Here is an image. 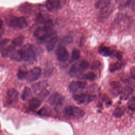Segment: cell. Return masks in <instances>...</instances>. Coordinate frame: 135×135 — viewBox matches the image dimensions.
Listing matches in <instances>:
<instances>
[{
    "label": "cell",
    "mask_w": 135,
    "mask_h": 135,
    "mask_svg": "<svg viewBox=\"0 0 135 135\" xmlns=\"http://www.w3.org/2000/svg\"><path fill=\"white\" fill-rule=\"evenodd\" d=\"M86 83L82 81H72L69 85V91L71 93H76L80 90L83 89Z\"/></svg>",
    "instance_id": "cell-10"
},
{
    "label": "cell",
    "mask_w": 135,
    "mask_h": 135,
    "mask_svg": "<svg viewBox=\"0 0 135 135\" xmlns=\"http://www.w3.org/2000/svg\"><path fill=\"white\" fill-rule=\"evenodd\" d=\"M11 59L16 61H21L23 60L22 53L20 50H13L9 54Z\"/></svg>",
    "instance_id": "cell-19"
},
{
    "label": "cell",
    "mask_w": 135,
    "mask_h": 135,
    "mask_svg": "<svg viewBox=\"0 0 135 135\" xmlns=\"http://www.w3.org/2000/svg\"><path fill=\"white\" fill-rule=\"evenodd\" d=\"M133 92V89L129 86H126L123 88L121 92V98L123 99H127Z\"/></svg>",
    "instance_id": "cell-17"
},
{
    "label": "cell",
    "mask_w": 135,
    "mask_h": 135,
    "mask_svg": "<svg viewBox=\"0 0 135 135\" xmlns=\"http://www.w3.org/2000/svg\"><path fill=\"white\" fill-rule=\"evenodd\" d=\"M32 97V91L28 87H25L23 91L21 98L23 100H26Z\"/></svg>",
    "instance_id": "cell-23"
},
{
    "label": "cell",
    "mask_w": 135,
    "mask_h": 135,
    "mask_svg": "<svg viewBox=\"0 0 135 135\" xmlns=\"http://www.w3.org/2000/svg\"><path fill=\"white\" fill-rule=\"evenodd\" d=\"M28 72H27L25 68H21L18 70V71L17 74V76L18 78L20 80H23L26 78V76Z\"/></svg>",
    "instance_id": "cell-26"
},
{
    "label": "cell",
    "mask_w": 135,
    "mask_h": 135,
    "mask_svg": "<svg viewBox=\"0 0 135 135\" xmlns=\"http://www.w3.org/2000/svg\"><path fill=\"white\" fill-rule=\"evenodd\" d=\"M72 41H73V39H72V37H71L70 36H65L62 39V40L61 41L60 45L64 46V45L69 44L72 42Z\"/></svg>",
    "instance_id": "cell-29"
},
{
    "label": "cell",
    "mask_w": 135,
    "mask_h": 135,
    "mask_svg": "<svg viewBox=\"0 0 135 135\" xmlns=\"http://www.w3.org/2000/svg\"><path fill=\"white\" fill-rule=\"evenodd\" d=\"M64 101V98L57 92L53 93L47 100V102L49 104L56 107L62 105Z\"/></svg>",
    "instance_id": "cell-7"
},
{
    "label": "cell",
    "mask_w": 135,
    "mask_h": 135,
    "mask_svg": "<svg viewBox=\"0 0 135 135\" xmlns=\"http://www.w3.org/2000/svg\"><path fill=\"white\" fill-rule=\"evenodd\" d=\"M101 66V63L100 61H94L92 63L91 66V68L92 69H97Z\"/></svg>",
    "instance_id": "cell-35"
},
{
    "label": "cell",
    "mask_w": 135,
    "mask_h": 135,
    "mask_svg": "<svg viewBox=\"0 0 135 135\" xmlns=\"http://www.w3.org/2000/svg\"><path fill=\"white\" fill-rule=\"evenodd\" d=\"M47 85V83L46 81H41L38 83H35L32 85V89L33 91L35 93H39L43 90L45 89Z\"/></svg>",
    "instance_id": "cell-13"
},
{
    "label": "cell",
    "mask_w": 135,
    "mask_h": 135,
    "mask_svg": "<svg viewBox=\"0 0 135 135\" xmlns=\"http://www.w3.org/2000/svg\"><path fill=\"white\" fill-rule=\"evenodd\" d=\"M130 72L131 77L135 79V66H133L130 69Z\"/></svg>",
    "instance_id": "cell-38"
},
{
    "label": "cell",
    "mask_w": 135,
    "mask_h": 135,
    "mask_svg": "<svg viewBox=\"0 0 135 135\" xmlns=\"http://www.w3.org/2000/svg\"><path fill=\"white\" fill-rule=\"evenodd\" d=\"M2 25H3V21L2 20V19L0 18V28H1Z\"/></svg>",
    "instance_id": "cell-40"
},
{
    "label": "cell",
    "mask_w": 135,
    "mask_h": 135,
    "mask_svg": "<svg viewBox=\"0 0 135 135\" xmlns=\"http://www.w3.org/2000/svg\"><path fill=\"white\" fill-rule=\"evenodd\" d=\"M111 0H98L95 4V7L97 9H101L111 5Z\"/></svg>",
    "instance_id": "cell-21"
},
{
    "label": "cell",
    "mask_w": 135,
    "mask_h": 135,
    "mask_svg": "<svg viewBox=\"0 0 135 135\" xmlns=\"http://www.w3.org/2000/svg\"><path fill=\"white\" fill-rule=\"evenodd\" d=\"M45 5L50 11L58 9L61 7V2L60 0H47Z\"/></svg>",
    "instance_id": "cell-12"
},
{
    "label": "cell",
    "mask_w": 135,
    "mask_h": 135,
    "mask_svg": "<svg viewBox=\"0 0 135 135\" xmlns=\"http://www.w3.org/2000/svg\"><path fill=\"white\" fill-rule=\"evenodd\" d=\"M24 37L23 36H20L16 38H15L12 41L11 44L14 48L15 47L20 46L22 44L24 41Z\"/></svg>",
    "instance_id": "cell-25"
},
{
    "label": "cell",
    "mask_w": 135,
    "mask_h": 135,
    "mask_svg": "<svg viewBox=\"0 0 135 135\" xmlns=\"http://www.w3.org/2000/svg\"><path fill=\"white\" fill-rule=\"evenodd\" d=\"M99 52L100 54L105 56H111L115 53V52L113 50L104 45L101 46L99 47Z\"/></svg>",
    "instance_id": "cell-14"
},
{
    "label": "cell",
    "mask_w": 135,
    "mask_h": 135,
    "mask_svg": "<svg viewBox=\"0 0 135 135\" xmlns=\"http://www.w3.org/2000/svg\"><path fill=\"white\" fill-rule=\"evenodd\" d=\"M96 75L93 72H88L86 74L82 76V79H85L89 81H93L95 79Z\"/></svg>",
    "instance_id": "cell-30"
},
{
    "label": "cell",
    "mask_w": 135,
    "mask_h": 135,
    "mask_svg": "<svg viewBox=\"0 0 135 135\" xmlns=\"http://www.w3.org/2000/svg\"><path fill=\"white\" fill-rule=\"evenodd\" d=\"M134 60H135V57H134Z\"/></svg>",
    "instance_id": "cell-44"
},
{
    "label": "cell",
    "mask_w": 135,
    "mask_h": 135,
    "mask_svg": "<svg viewBox=\"0 0 135 135\" xmlns=\"http://www.w3.org/2000/svg\"><path fill=\"white\" fill-rule=\"evenodd\" d=\"M112 92L115 95H117L118 94L121 93V86L120 84L118 82H113L111 84Z\"/></svg>",
    "instance_id": "cell-20"
},
{
    "label": "cell",
    "mask_w": 135,
    "mask_h": 135,
    "mask_svg": "<svg viewBox=\"0 0 135 135\" xmlns=\"http://www.w3.org/2000/svg\"><path fill=\"white\" fill-rule=\"evenodd\" d=\"M65 113L69 117L74 118H81L84 116L85 112L81 109L73 105L66 107L64 109Z\"/></svg>",
    "instance_id": "cell-5"
},
{
    "label": "cell",
    "mask_w": 135,
    "mask_h": 135,
    "mask_svg": "<svg viewBox=\"0 0 135 135\" xmlns=\"http://www.w3.org/2000/svg\"><path fill=\"white\" fill-rule=\"evenodd\" d=\"M115 56L117 59L119 60H121L122 59V54L120 52H118L115 53Z\"/></svg>",
    "instance_id": "cell-39"
},
{
    "label": "cell",
    "mask_w": 135,
    "mask_h": 135,
    "mask_svg": "<svg viewBox=\"0 0 135 135\" xmlns=\"http://www.w3.org/2000/svg\"><path fill=\"white\" fill-rule=\"evenodd\" d=\"M9 26L12 28L22 29L27 26V22L24 17H13L9 23Z\"/></svg>",
    "instance_id": "cell-4"
},
{
    "label": "cell",
    "mask_w": 135,
    "mask_h": 135,
    "mask_svg": "<svg viewBox=\"0 0 135 135\" xmlns=\"http://www.w3.org/2000/svg\"><path fill=\"white\" fill-rule=\"evenodd\" d=\"M123 66V63L120 62H116L111 64L109 66V71L111 72H114L116 71L120 70Z\"/></svg>",
    "instance_id": "cell-24"
},
{
    "label": "cell",
    "mask_w": 135,
    "mask_h": 135,
    "mask_svg": "<svg viewBox=\"0 0 135 135\" xmlns=\"http://www.w3.org/2000/svg\"><path fill=\"white\" fill-rule=\"evenodd\" d=\"M121 0H115V2H117V3H119L120 1H121Z\"/></svg>",
    "instance_id": "cell-42"
},
{
    "label": "cell",
    "mask_w": 135,
    "mask_h": 135,
    "mask_svg": "<svg viewBox=\"0 0 135 135\" xmlns=\"http://www.w3.org/2000/svg\"><path fill=\"white\" fill-rule=\"evenodd\" d=\"M9 42V40L4 39L0 42V51H2L7 46V44Z\"/></svg>",
    "instance_id": "cell-33"
},
{
    "label": "cell",
    "mask_w": 135,
    "mask_h": 135,
    "mask_svg": "<svg viewBox=\"0 0 135 135\" xmlns=\"http://www.w3.org/2000/svg\"><path fill=\"white\" fill-rule=\"evenodd\" d=\"M0 30H1V28H0ZM1 32H2V33H3V32H2V31H0V35L1 34Z\"/></svg>",
    "instance_id": "cell-43"
},
{
    "label": "cell",
    "mask_w": 135,
    "mask_h": 135,
    "mask_svg": "<svg viewBox=\"0 0 135 135\" xmlns=\"http://www.w3.org/2000/svg\"><path fill=\"white\" fill-rule=\"evenodd\" d=\"M135 4V0H127L126 2V6L130 7H132Z\"/></svg>",
    "instance_id": "cell-37"
},
{
    "label": "cell",
    "mask_w": 135,
    "mask_h": 135,
    "mask_svg": "<svg viewBox=\"0 0 135 135\" xmlns=\"http://www.w3.org/2000/svg\"><path fill=\"white\" fill-rule=\"evenodd\" d=\"M42 102L41 100L37 98H32L28 103V108L30 110L34 111L36 110L41 105Z\"/></svg>",
    "instance_id": "cell-16"
},
{
    "label": "cell",
    "mask_w": 135,
    "mask_h": 135,
    "mask_svg": "<svg viewBox=\"0 0 135 135\" xmlns=\"http://www.w3.org/2000/svg\"><path fill=\"white\" fill-rule=\"evenodd\" d=\"M80 57V51L78 49H74L72 53V59L73 61L78 60Z\"/></svg>",
    "instance_id": "cell-31"
},
{
    "label": "cell",
    "mask_w": 135,
    "mask_h": 135,
    "mask_svg": "<svg viewBox=\"0 0 135 135\" xmlns=\"http://www.w3.org/2000/svg\"><path fill=\"white\" fill-rule=\"evenodd\" d=\"M57 40H58V38H57V35L55 34L52 37H51L50 39H49L46 42V47L47 51H51L54 49Z\"/></svg>",
    "instance_id": "cell-15"
},
{
    "label": "cell",
    "mask_w": 135,
    "mask_h": 135,
    "mask_svg": "<svg viewBox=\"0 0 135 135\" xmlns=\"http://www.w3.org/2000/svg\"><path fill=\"white\" fill-rule=\"evenodd\" d=\"M55 34L56 33L49 25L39 27L34 32V36L37 38L45 42Z\"/></svg>",
    "instance_id": "cell-1"
},
{
    "label": "cell",
    "mask_w": 135,
    "mask_h": 135,
    "mask_svg": "<svg viewBox=\"0 0 135 135\" xmlns=\"http://www.w3.org/2000/svg\"><path fill=\"white\" fill-rule=\"evenodd\" d=\"M112 11V7L111 5H110L101 9H100V16L102 18L107 17L111 13Z\"/></svg>",
    "instance_id": "cell-22"
},
{
    "label": "cell",
    "mask_w": 135,
    "mask_h": 135,
    "mask_svg": "<svg viewBox=\"0 0 135 135\" xmlns=\"http://www.w3.org/2000/svg\"><path fill=\"white\" fill-rule=\"evenodd\" d=\"M132 7V9L135 11V4H134V5Z\"/></svg>",
    "instance_id": "cell-41"
},
{
    "label": "cell",
    "mask_w": 135,
    "mask_h": 135,
    "mask_svg": "<svg viewBox=\"0 0 135 135\" xmlns=\"http://www.w3.org/2000/svg\"><path fill=\"white\" fill-rule=\"evenodd\" d=\"M8 102L10 104L14 103L17 101L18 98V93L14 89H10L7 93Z\"/></svg>",
    "instance_id": "cell-11"
},
{
    "label": "cell",
    "mask_w": 135,
    "mask_h": 135,
    "mask_svg": "<svg viewBox=\"0 0 135 135\" xmlns=\"http://www.w3.org/2000/svg\"><path fill=\"white\" fill-rule=\"evenodd\" d=\"M57 59L61 62H66L69 57V54L64 46L59 45L56 51Z\"/></svg>",
    "instance_id": "cell-8"
},
{
    "label": "cell",
    "mask_w": 135,
    "mask_h": 135,
    "mask_svg": "<svg viewBox=\"0 0 135 135\" xmlns=\"http://www.w3.org/2000/svg\"><path fill=\"white\" fill-rule=\"evenodd\" d=\"M49 94V92L45 89L38 93V97L41 99L44 100L47 97Z\"/></svg>",
    "instance_id": "cell-32"
},
{
    "label": "cell",
    "mask_w": 135,
    "mask_h": 135,
    "mask_svg": "<svg viewBox=\"0 0 135 135\" xmlns=\"http://www.w3.org/2000/svg\"><path fill=\"white\" fill-rule=\"evenodd\" d=\"M73 98L78 103H87L93 101L95 99V96L88 93L76 94L73 96Z\"/></svg>",
    "instance_id": "cell-6"
},
{
    "label": "cell",
    "mask_w": 135,
    "mask_h": 135,
    "mask_svg": "<svg viewBox=\"0 0 135 135\" xmlns=\"http://www.w3.org/2000/svg\"><path fill=\"white\" fill-rule=\"evenodd\" d=\"M122 80L124 81L125 83H128L132 86L135 88V79H133V78L131 77L130 78L128 79H122Z\"/></svg>",
    "instance_id": "cell-34"
},
{
    "label": "cell",
    "mask_w": 135,
    "mask_h": 135,
    "mask_svg": "<svg viewBox=\"0 0 135 135\" xmlns=\"http://www.w3.org/2000/svg\"><path fill=\"white\" fill-rule=\"evenodd\" d=\"M22 53L23 60L28 61L33 60L35 58V53L33 47L31 44H26L24 45L20 50Z\"/></svg>",
    "instance_id": "cell-3"
},
{
    "label": "cell",
    "mask_w": 135,
    "mask_h": 135,
    "mask_svg": "<svg viewBox=\"0 0 135 135\" xmlns=\"http://www.w3.org/2000/svg\"><path fill=\"white\" fill-rule=\"evenodd\" d=\"M41 69L39 67H35L28 72L26 79L30 82H33L37 80L41 76Z\"/></svg>",
    "instance_id": "cell-9"
},
{
    "label": "cell",
    "mask_w": 135,
    "mask_h": 135,
    "mask_svg": "<svg viewBox=\"0 0 135 135\" xmlns=\"http://www.w3.org/2000/svg\"><path fill=\"white\" fill-rule=\"evenodd\" d=\"M37 114H38V115H43V116L46 115L47 114V110H46V109H45V108L41 109L38 111V112L37 113Z\"/></svg>",
    "instance_id": "cell-36"
},
{
    "label": "cell",
    "mask_w": 135,
    "mask_h": 135,
    "mask_svg": "<svg viewBox=\"0 0 135 135\" xmlns=\"http://www.w3.org/2000/svg\"><path fill=\"white\" fill-rule=\"evenodd\" d=\"M36 21L38 23L44 24L45 25H49L48 24L51 22V20L49 18L42 14H38L36 15Z\"/></svg>",
    "instance_id": "cell-18"
},
{
    "label": "cell",
    "mask_w": 135,
    "mask_h": 135,
    "mask_svg": "<svg viewBox=\"0 0 135 135\" xmlns=\"http://www.w3.org/2000/svg\"><path fill=\"white\" fill-rule=\"evenodd\" d=\"M89 66L88 61L82 60L73 64L70 70L69 74L71 76H79Z\"/></svg>",
    "instance_id": "cell-2"
},
{
    "label": "cell",
    "mask_w": 135,
    "mask_h": 135,
    "mask_svg": "<svg viewBox=\"0 0 135 135\" xmlns=\"http://www.w3.org/2000/svg\"><path fill=\"white\" fill-rule=\"evenodd\" d=\"M128 108L133 111H135V96L131 97L128 102Z\"/></svg>",
    "instance_id": "cell-28"
},
{
    "label": "cell",
    "mask_w": 135,
    "mask_h": 135,
    "mask_svg": "<svg viewBox=\"0 0 135 135\" xmlns=\"http://www.w3.org/2000/svg\"><path fill=\"white\" fill-rule=\"evenodd\" d=\"M124 112V109L122 107H118L115 109L113 112V115L115 118H120L122 116Z\"/></svg>",
    "instance_id": "cell-27"
}]
</instances>
